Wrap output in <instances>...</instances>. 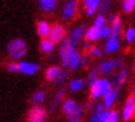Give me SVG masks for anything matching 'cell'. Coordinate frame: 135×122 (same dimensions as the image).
<instances>
[{"label":"cell","mask_w":135,"mask_h":122,"mask_svg":"<svg viewBox=\"0 0 135 122\" xmlns=\"http://www.w3.org/2000/svg\"><path fill=\"white\" fill-rule=\"evenodd\" d=\"M119 94H120V90L118 89H113L110 93H108L107 95H104L102 98V104L104 110H113L115 102L118 101L119 99Z\"/></svg>","instance_id":"8fae6325"},{"label":"cell","mask_w":135,"mask_h":122,"mask_svg":"<svg viewBox=\"0 0 135 122\" xmlns=\"http://www.w3.org/2000/svg\"><path fill=\"white\" fill-rule=\"evenodd\" d=\"M90 63H92V57H90L89 54H87V53H84V54H82V67L83 68H88L90 65Z\"/></svg>","instance_id":"d590c367"},{"label":"cell","mask_w":135,"mask_h":122,"mask_svg":"<svg viewBox=\"0 0 135 122\" xmlns=\"http://www.w3.org/2000/svg\"><path fill=\"white\" fill-rule=\"evenodd\" d=\"M107 25V17L105 15H100L98 14L97 16L94 17V21H93V26L94 27H97V29H102L103 26H105Z\"/></svg>","instance_id":"83f0119b"},{"label":"cell","mask_w":135,"mask_h":122,"mask_svg":"<svg viewBox=\"0 0 135 122\" xmlns=\"http://www.w3.org/2000/svg\"><path fill=\"white\" fill-rule=\"evenodd\" d=\"M134 116H135V99L129 95L127 100H125L123 110H122V120L124 122H129L130 120L134 118Z\"/></svg>","instance_id":"9c48e42d"},{"label":"cell","mask_w":135,"mask_h":122,"mask_svg":"<svg viewBox=\"0 0 135 122\" xmlns=\"http://www.w3.org/2000/svg\"><path fill=\"white\" fill-rule=\"evenodd\" d=\"M61 70H62V67H60V65H56V64L50 65L49 68L45 70V79L47 81H53L58 77V74L61 73Z\"/></svg>","instance_id":"7402d4cb"},{"label":"cell","mask_w":135,"mask_h":122,"mask_svg":"<svg viewBox=\"0 0 135 122\" xmlns=\"http://www.w3.org/2000/svg\"><path fill=\"white\" fill-rule=\"evenodd\" d=\"M102 0H83V8L86 10L87 16H93L97 14L99 10V5H100Z\"/></svg>","instance_id":"2e32d148"},{"label":"cell","mask_w":135,"mask_h":122,"mask_svg":"<svg viewBox=\"0 0 135 122\" xmlns=\"http://www.w3.org/2000/svg\"><path fill=\"white\" fill-rule=\"evenodd\" d=\"M68 36V32H67V29H66L63 25L61 24H56L51 27V32H50L49 38L52 41L55 45L57 43H61L63 40H66Z\"/></svg>","instance_id":"5b68a950"},{"label":"cell","mask_w":135,"mask_h":122,"mask_svg":"<svg viewBox=\"0 0 135 122\" xmlns=\"http://www.w3.org/2000/svg\"><path fill=\"white\" fill-rule=\"evenodd\" d=\"M93 106H94V101L89 99V101L87 102V105L84 106V107H86V109H89V110H92V109H93Z\"/></svg>","instance_id":"60d3db41"},{"label":"cell","mask_w":135,"mask_h":122,"mask_svg":"<svg viewBox=\"0 0 135 122\" xmlns=\"http://www.w3.org/2000/svg\"><path fill=\"white\" fill-rule=\"evenodd\" d=\"M81 45H82V52L83 53H88L89 52V49L92 48V42H89V41H87V40H84L82 42V43H81Z\"/></svg>","instance_id":"8d00e7d4"},{"label":"cell","mask_w":135,"mask_h":122,"mask_svg":"<svg viewBox=\"0 0 135 122\" xmlns=\"http://www.w3.org/2000/svg\"><path fill=\"white\" fill-rule=\"evenodd\" d=\"M133 72H134V74H135V61H134V64H133Z\"/></svg>","instance_id":"ee69618b"},{"label":"cell","mask_w":135,"mask_h":122,"mask_svg":"<svg viewBox=\"0 0 135 122\" xmlns=\"http://www.w3.org/2000/svg\"><path fill=\"white\" fill-rule=\"evenodd\" d=\"M61 110L67 118L71 117H82V115L86 111V107L81 104H78L74 99H65L61 104Z\"/></svg>","instance_id":"7a4b0ae2"},{"label":"cell","mask_w":135,"mask_h":122,"mask_svg":"<svg viewBox=\"0 0 135 122\" xmlns=\"http://www.w3.org/2000/svg\"><path fill=\"white\" fill-rule=\"evenodd\" d=\"M130 96H133L135 99V84L131 86V89H130Z\"/></svg>","instance_id":"b9f144b4"},{"label":"cell","mask_w":135,"mask_h":122,"mask_svg":"<svg viewBox=\"0 0 135 122\" xmlns=\"http://www.w3.org/2000/svg\"><path fill=\"white\" fill-rule=\"evenodd\" d=\"M103 110H104V107H103L102 104L100 102H95L93 109L90 110V116L88 117L87 122H98V117Z\"/></svg>","instance_id":"cb8c5ba5"},{"label":"cell","mask_w":135,"mask_h":122,"mask_svg":"<svg viewBox=\"0 0 135 122\" xmlns=\"http://www.w3.org/2000/svg\"><path fill=\"white\" fill-rule=\"evenodd\" d=\"M112 36V29L109 25H105V26H103L102 29H100V38L104 41H107L109 37Z\"/></svg>","instance_id":"d6a6232c"},{"label":"cell","mask_w":135,"mask_h":122,"mask_svg":"<svg viewBox=\"0 0 135 122\" xmlns=\"http://www.w3.org/2000/svg\"><path fill=\"white\" fill-rule=\"evenodd\" d=\"M128 77H129V69L127 67H123L122 69H119L118 74H113V77L110 79V83L114 89L120 90L123 88V85L128 81Z\"/></svg>","instance_id":"30bf717a"},{"label":"cell","mask_w":135,"mask_h":122,"mask_svg":"<svg viewBox=\"0 0 135 122\" xmlns=\"http://www.w3.org/2000/svg\"><path fill=\"white\" fill-rule=\"evenodd\" d=\"M17 65H19V73L24 74V75H36L41 69V65L38 63L24 61V59L17 62Z\"/></svg>","instance_id":"52a82bcc"},{"label":"cell","mask_w":135,"mask_h":122,"mask_svg":"<svg viewBox=\"0 0 135 122\" xmlns=\"http://www.w3.org/2000/svg\"><path fill=\"white\" fill-rule=\"evenodd\" d=\"M6 53L14 62H19L26 56L27 45L22 38H19V37L12 38L11 41H9L8 46H6Z\"/></svg>","instance_id":"6da1fadb"},{"label":"cell","mask_w":135,"mask_h":122,"mask_svg":"<svg viewBox=\"0 0 135 122\" xmlns=\"http://www.w3.org/2000/svg\"><path fill=\"white\" fill-rule=\"evenodd\" d=\"M87 54H89L92 58H98V59H102L103 57V51L102 48L99 47V46H92V48L89 49V52L87 53Z\"/></svg>","instance_id":"f1b7e54d"},{"label":"cell","mask_w":135,"mask_h":122,"mask_svg":"<svg viewBox=\"0 0 135 122\" xmlns=\"http://www.w3.org/2000/svg\"><path fill=\"white\" fill-rule=\"evenodd\" d=\"M114 67H115V70L117 69H122L123 68V61L120 59V58H118V59H114Z\"/></svg>","instance_id":"f35d334b"},{"label":"cell","mask_w":135,"mask_h":122,"mask_svg":"<svg viewBox=\"0 0 135 122\" xmlns=\"http://www.w3.org/2000/svg\"><path fill=\"white\" fill-rule=\"evenodd\" d=\"M77 49V47H74L71 41L68 38L63 40L60 43V48H58V56H60V59H61V67L62 69H68L70 67V61L73 52Z\"/></svg>","instance_id":"3957f363"},{"label":"cell","mask_w":135,"mask_h":122,"mask_svg":"<svg viewBox=\"0 0 135 122\" xmlns=\"http://www.w3.org/2000/svg\"><path fill=\"white\" fill-rule=\"evenodd\" d=\"M114 17H115V15H113V14H110V15L108 16V19H107V21H109V22H110V24H112V21L114 20Z\"/></svg>","instance_id":"7bdbcfd3"},{"label":"cell","mask_w":135,"mask_h":122,"mask_svg":"<svg viewBox=\"0 0 135 122\" xmlns=\"http://www.w3.org/2000/svg\"><path fill=\"white\" fill-rule=\"evenodd\" d=\"M123 11L125 14H131L133 11H135V0H124Z\"/></svg>","instance_id":"4dcf8cb0"},{"label":"cell","mask_w":135,"mask_h":122,"mask_svg":"<svg viewBox=\"0 0 135 122\" xmlns=\"http://www.w3.org/2000/svg\"><path fill=\"white\" fill-rule=\"evenodd\" d=\"M51 27H52V26L46 20H38L36 24V32H37V35H38V37H40L41 40L49 38L50 32H51Z\"/></svg>","instance_id":"9a60e30c"},{"label":"cell","mask_w":135,"mask_h":122,"mask_svg":"<svg viewBox=\"0 0 135 122\" xmlns=\"http://www.w3.org/2000/svg\"><path fill=\"white\" fill-rule=\"evenodd\" d=\"M125 40L129 45H133L135 42V27L134 26H129L125 31Z\"/></svg>","instance_id":"f546056e"},{"label":"cell","mask_w":135,"mask_h":122,"mask_svg":"<svg viewBox=\"0 0 135 122\" xmlns=\"http://www.w3.org/2000/svg\"><path fill=\"white\" fill-rule=\"evenodd\" d=\"M110 29H112V36L120 37L122 32H123V21H122V17L119 15H115L114 20L112 21L110 24Z\"/></svg>","instance_id":"ffe728a7"},{"label":"cell","mask_w":135,"mask_h":122,"mask_svg":"<svg viewBox=\"0 0 135 122\" xmlns=\"http://www.w3.org/2000/svg\"><path fill=\"white\" fill-rule=\"evenodd\" d=\"M86 86V80L82 78H74L68 81V90L72 94H76L78 91H81Z\"/></svg>","instance_id":"d6986e66"},{"label":"cell","mask_w":135,"mask_h":122,"mask_svg":"<svg viewBox=\"0 0 135 122\" xmlns=\"http://www.w3.org/2000/svg\"><path fill=\"white\" fill-rule=\"evenodd\" d=\"M78 12V0H67L62 9V19L65 21H72Z\"/></svg>","instance_id":"8992f818"},{"label":"cell","mask_w":135,"mask_h":122,"mask_svg":"<svg viewBox=\"0 0 135 122\" xmlns=\"http://www.w3.org/2000/svg\"><path fill=\"white\" fill-rule=\"evenodd\" d=\"M66 91H67V89H66V88H63V86H61V88H60V89L55 93L52 100H51V102H50V107H49L51 112H55V111H56L58 107L61 106L62 101L65 100Z\"/></svg>","instance_id":"4fadbf2b"},{"label":"cell","mask_w":135,"mask_h":122,"mask_svg":"<svg viewBox=\"0 0 135 122\" xmlns=\"http://www.w3.org/2000/svg\"><path fill=\"white\" fill-rule=\"evenodd\" d=\"M119 117H120V115H119V112L117 110H109L107 122H119Z\"/></svg>","instance_id":"836d02e7"},{"label":"cell","mask_w":135,"mask_h":122,"mask_svg":"<svg viewBox=\"0 0 135 122\" xmlns=\"http://www.w3.org/2000/svg\"><path fill=\"white\" fill-rule=\"evenodd\" d=\"M56 48V45L53 43L52 41L50 40V38H45V40H41L40 42V51L46 54H50V53H52Z\"/></svg>","instance_id":"d4e9b609"},{"label":"cell","mask_w":135,"mask_h":122,"mask_svg":"<svg viewBox=\"0 0 135 122\" xmlns=\"http://www.w3.org/2000/svg\"><path fill=\"white\" fill-rule=\"evenodd\" d=\"M99 78V70H98V68L97 67H93L92 69L89 70V73H88V77H87V79H86V85L89 88L92 84H93L94 81L97 80Z\"/></svg>","instance_id":"484cf974"},{"label":"cell","mask_w":135,"mask_h":122,"mask_svg":"<svg viewBox=\"0 0 135 122\" xmlns=\"http://www.w3.org/2000/svg\"><path fill=\"white\" fill-rule=\"evenodd\" d=\"M67 122H83L81 117H71L67 120Z\"/></svg>","instance_id":"ab89813d"},{"label":"cell","mask_w":135,"mask_h":122,"mask_svg":"<svg viewBox=\"0 0 135 122\" xmlns=\"http://www.w3.org/2000/svg\"><path fill=\"white\" fill-rule=\"evenodd\" d=\"M27 122H46L47 121V111L42 106H32L27 111Z\"/></svg>","instance_id":"277c9868"},{"label":"cell","mask_w":135,"mask_h":122,"mask_svg":"<svg viewBox=\"0 0 135 122\" xmlns=\"http://www.w3.org/2000/svg\"><path fill=\"white\" fill-rule=\"evenodd\" d=\"M46 91L44 89H37L31 96V101H32L33 106H42V104L46 101Z\"/></svg>","instance_id":"603a6c76"},{"label":"cell","mask_w":135,"mask_h":122,"mask_svg":"<svg viewBox=\"0 0 135 122\" xmlns=\"http://www.w3.org/2000/svg\"><path fill=\"white\" fill-rule=\"evenodd\" d=\"M81 67H82V54H81V52L78 49H76L73 54H72V57H71L68 69H71L72 72H77Z\"/></svg>","instance_id":"ac0fdd59"},{"label":"cell","mask_w":135,"mask_h":122,"mask_svg":"<svg viewBox=\"0 0 135 122\" xmlns=\"http://www.w3.org/2000/svg\"><path fill=\"white\" fill-rule=\"evenodd\" d=\"M58 6V0H38V8L44 12H52Z\"/></svg>","instance_id":"e0dca14e"},{"label":"cell","mask_w":135,"mask_h":122,"mask_svg":"<svg viewBox=\"0 0 135 122\" xmlns=\"http://www.w3.org/2000/svg\"><path fill=\"white\" fill-rule=\"evenodd\" d=\"M99 73L102 75H109V74H113L115 70L114 67V59H103V61L99 62V64L97 65Z\"/></svg>","instance_id":"5bb4252c"},{"label":"cell","mask_w":135,"mask_h":122,"mask_svg":"<svg viewBox=\"0 0 135 122\" xmlns=\"http://www.w3.org/2000/svg\"><path fill=\"white\" fill-rule=\"evenodd\" d=\"M108 114H109V110H103L100 112L98 117V122H107V117H108Z\"/></svg>","instance_id":"74e56055"},{"label":"cell","mask_w":135,"mask_h":122,"mask_svg":"<svg viewBox=\"0 0 135 122\" xmlns=\"http://www.w3.org/2000/svg\"><path fill=\"white\" fill-rule=\"evenodd\" d=\"M6 72L8 73H19V65H17V62H9L8 64H6Z\"/></svg>","instance_id":"e575fe53"},{"label":"cell","mask_w":135,"mask_h":122,"mask_svg":"<svg viewBox=\"0 0 135 122\" xmlns=\"http://www.w3.org/2000/svg\"><path fill=\"white\" fill-rule=\"evenodd\" d=\"M122 47V40L120 37H114L110 36L108 40L105 41V45H104V51L103 52L105 54H113L117 53Z\"/></svg>","instance_id":"7c38bea8"},{"label":"cell","mask_w":135,"mask_h":122,"mask_svg":"<svg viewBox=\"0 0 135 122\" xmlns=\"http://www.w3.org/2000/svg\"><path fill=\"white\" fill-rule=\"evenodd\" d=\"M84 40L89 41V42H97V41L100 40V30L94 27L93 25L86 29V33H84Z\"/></svg>","instance_id":"44dd1931"},{"label":"cell","mask_w":135,"mask_h":122,"mask_svg":"<svg viewBox=\"0 0 135 122\" xmlns=\"http://www.w3.org/2000/svg\"><path fill=\"white\" fill-rule=\"evenodd\" d=\"M86 29L87 27L84 25H78V26H76L74 29L71 30V32L68 33L67 38L71 41V43H72L74 47L79 46L83 42V40H84V33H86Z\"/></svg>","instance_id":"ba28073f"},{"label":"cell","mask_w":135,"mask_h":122,"mask_svg":"<svg viewBox=\"0 0 135 122\" xmlns=\"http://www.w3.org/2000/svg\"><path fill=\"white\" fill-rule=\"evenodd\" d=\"M112 0H102L100 1V5H99V14L100 15H105L108 10H109V6H110Z\"/></svg>","instance_id":"1f68e13d"},{"label":"cell","mask_w":135,"mask_h":122,"mask_svg":"<svg viewBox=\"0 0 135 122\" xmlns=\"http://www.w3.org/2000/svg\"><path fill=\"white\" fill-rule=\"evenodd\" d=\"M67 80H68V72L66 69H62L61 73L58 74V77L53 80V84L57 86H61V85H63Z\"/></svg>","instance_id":"4316f807"}]
</instances>
